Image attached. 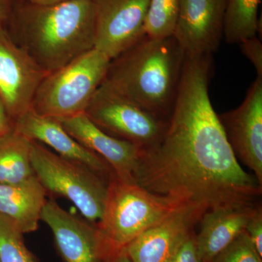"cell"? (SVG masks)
<instances>
[{"instance_id": "cell-26", "label": "cell", "mask_w": 262, "mask_h": 262, "mask_svg": "<svg viewBox=\"0 0 262 262\" xmlns=\"http://www.w3.org/2000/svg\"><path fill=\"white\" fill-rule=\"evenodd\" d=\"M13 127H14V120L10 117L0 100V137L13 130Z\"/></svg>"}, {"instance_id": "cell-23", "label": "cell", "mask_w": 262, "mask_h": 262, "mask_svg": "<svg viewBox=\"0 0 262 262\" xmlns=\"http://www.w3.org/2000/svg\"><path fill=\"white\" fill-rule=\"evenodd\" d=\"M241 52L254 67L257 77H262V44L257 36L239 43Z\"/></svg>"}, {"instance_id": "cell-21", "label": "cell", "mask_w": 262, "mask_h": 262, "mask_svg": "<svg viewBox=\"0 0 262 262\" xmlns=\"http://www.w3.org/2000/svg\"><path fill=\"white\" fill-rule=\"evenodd\" d=\"M0 262H36L24 244L23 234L0 214Z\"/></svg>"}, {"instance_id": "cell-12", "label": "cell", "mask_w": 262, "mask_h": 262, "mask_svg": "<svg viewBox=\"0 0 262 262\" xmlns=\"http://www.w3.org/2000/svg\"><path fill=\"white\" fill-rule=\"evenodd\" d=\"M41 221L51 229L66 262H110L113 260L97 226L46 201Z\"/></svg>"}, {"instance_id": "cell-19", "label": "cell", "mask_w": 262, "mask_h": 262, "mask_svg": "<svg viewBox=\"0 0 262 262\" xmlns=\"http://www.w3.org/2000/svg\"><path fill=\"white\" fill-rule=\"evenodd\" d=\"M261 0H227L224 39L229 44H239L259 32L258 11Z\"/></svg>"}, {"instance_id": "cell-18", "label": "cell", "mask_w": 262, "mask_h": 262, "mask_svg": "<svg viewBox=\"0 0 262 262\" xmlns=\"http://www.w3.org/2000/svg\"><path fill=\"white\" fill-rule=\"evenodd\" d=\"M32 141L13 130L0 137V184H15L35 176L31 162Z\"/></svg>"}, {"instance_id": "cell-25", "label": "cell", "mask_w": 262, "mask_h": 262, "mask_svg": "<svg viewBox=\"0 0 262 262\" xmlns=\"http://www.w3.org/2000/svg\"><path fill=\"white\" fill-rule=\"evenodd\" d=\"M168 262H201L196 247L195 232L184 241Z\"/></svg>"}, {"instance_id": "cell-17", "label": "cell", "mask_w": 262, "mask_h": 262, "mask_svg": "<svg viewBox=\"0 0 262 262\" xmlns=\"http://www.w3.org/2000/svg\"><path fill=\"white\" fill-rule=\"evenodd\" d=\"M46 189L36 176L15 184H0V214L21 234L35 232L46 203Z\"/></svg>"}, {"instance_id": "cell-16", "label": "cell", "mask_w": 262, "mask_h": 262, "mask_svg": "<svg viewBox=\"0 0 262 262\" xmlns=\"http://www.w3.org/2000/svg\"><path fill=\"white\" fill-rule=\"evenodd\" d=\"M258 205L227 207L205 212L198 223L199 230L195 233L196 247L201 262L211 261L244 232L248 220Z\"/></svg>"}, {"instance_id": "cell-3", "label": "cell", "mask_w": 262, "mask_h": 262, "mask_svg": "<svg viewBox=\"0 0 262 262\" xmlns=\"http://www.w3.org/2000/svg\"><path fill=\"white\" fill-rule=\"evenodd\" d=\"M185 58L173 36L151 39L145 35L110 61L103 84L168 120L178 94Z\"/></svg>"}, {"instance_id": "cell-24", "label": "cell", "mask_w": 262, "mask_h": 262, "mask_svg": "<svg viewBox=\"0 0 262 262\" xmlns=\"http://www.w3.org/2000/svg\"><path fill=\"white\" fill-rule=\"evenodd\" d=\"M245 232L251 239L259 256L262 257V209L258 205L248 221Z\"/></svg>"}, {"instance_id": "cell-14", "label": "cell", "mask_w": 262, "mask_h": 262, "mask_svg": "<svg viewBox=\"0 0 262 262\" xmlns=\"http://www.w3.org/2000/svg\"><path fill=\"white\" fill-rule=\"evenodd\" d=\"M74 139L103 158L117 177L134 182L142 149L108 134L91 121L84 113L57 120Z\"/></svg>"}, {"instance_id": "cell-29", "label": "cell", "mask_w": 262, "mask_h": 262, "mask_svg": "<svg viewBox=\"0 0 262 262\" xmlns=\"http://www.w3.org/2000/svg\"><path fill=\"white\" fill-rule=\"evenodd\" d=\"M110 262H132L130 259V258L127 256V253H125V251H124V249L122 250L121 252L119 253L118 255H117L115 258H113Z\"/></svg>"}, {"instance_id": "cell-20", "label": "cell", "mask_w": 262, "mask_h": 262, "mask_svg": "<svg viewBox=\"0 0 262 262\" xmlns=\"http://www.w3.org/2000/svg\"><path fill=\"white\" fill-rule=\"evenodd\" d=\"M180 0H149L144 32L151 39L173 36L178 19Z\"/></svg>"}, {"instance_id": "cell-28", "label": "cell", "mask_w": 262, "mask_h": 262, "mask_svg": "<svg viewBox=\"0 0 262 262\" xmlns=\"http://www.w3.org/2000/svg\"><path fill=\"white\" fill-rule=\"evenodd\" d=\"M30 3H37V4L51 5L57 3H65V2L72 1V0H26Z\"/></svg>"}, {"instance_id": "cell-7", "label": "cell", "mask_w": 262, "mask_h": 262, "mask_svg": "<svg viewBox=\"0 0 262 262\" xmlns=\"http://www.w3.org/2000/svg\"><path fill=\"white\" fill-rule=\"evenodd\" d=\"M84 114L104 132L142 149L151 147L159 141L168 121L103 83L95 93Z\"/></svg>"}, {"instance_id": "cell-15", "label": "cell", "mask_w": 262, "mask_h": 262, "mask_svg": "<svg viewBox=\"0 0 262 262\" xmlns=\"http://www.w3.org/2000/svg\"><path fill=\"white\" fill-rule=\"evenodd\" d=\"M14 129L29 140L49 146L60 156L80 163L106 178L110 179L115 174L103 158L74 139L56 119L41 116L30 108L15 120Z\"/></svg>"}, {"instance_id": "cell-9", "label": "cell", "mask_w": 262, "mask_h": 262, "mask_svg": "<svg viewBox=\"0 0 262 262\" xmlns=\"http://www.w3.org/2000/svg\"><path fill=\"white\" fill-rule=\"evenodd\" d=\"M48 73L0 26V100L13 120L29 111Z\"/></svg>"}, {"instance_id": "cell-13", "label": "cell", "mask_w": 262, "mask_h": 262, "mask_svg": "<svg viewBox=\"0 0 262 262\" xmlns=\"http://www.w3.org/2000/svg\"><path fill=\"white\" fill-rule=\"evenodd\" d=\"M207 209L188 204L138 236L124 251L132 262H168L194 232Z\"/></svg>"}, {"instance_id": "cell-8", "label": "cell", "mask_w": 262, "mask_h": 262, "mask_svg": "<svg viewBox=\"0 0 262 262\" xmlns=\"http://www.w3.org/2000/svg\"><path fill=\"white\" fill-rule=\"evenodd\" d=\"M149 0H93L94 48L110 60L146 35Z\"/></svg>"}, {"instance_id": "cell-2", "label": "cell", "mask_w": 262, "mask_h": 262, "mask_svg": "<svg viewBox=\"0 0 262 262\" xmlns=\"http://www.w3.org/2000/svg\"><path fill=\"white\" fill-rule=\"evenodd\" d=\"M5 27L19 47L50 74L94 48L93 0L51 5L15 0Z\"/></svg>"}, {"instance_id": "cell-5", "label": "cell", "mask_w": 262, "mask_h": 262, "mask_svg": "<svg viewBox=\"0 0 262 262\" xmlns=\"http://www.w3.org/2000/svg\"><path fill=\"white\" fill-rule=\"evenodd\" d=\"M110 61L104 53L93 48L48 74L38 87L31 108L56 120L84 113L104 80Z\"/></svg>"}, {"instance_id": "cell-22", "label": "cell", "mask_w": 262, "mask_h": 262, "mask_svg": "<svg viewBox=\"0 0 262 262\" xmlns=\"http://www.w3.org/2000/svg\"><path fill=\"white\" fill-rule=\"evenodd\" d=\"M209 262H262V257L244 231Z\"/></svg>"}, {"instance_id": "cell-6", "label": "cell", "mask_w": 262, "mask_h": 262, "mask_svg": "<svg viewBox=\"0 0 262 262\" xmlns=\"http://www.w3.org/2000/svg\"><path fill=\"white\" fill-rule=\"evenodd\" d=\"M31 162L46 192L69 200L85 220L98 225L104 211L110 179L36 141H32Z\"/></svg>"}, {"instance_id": "cell-11", "label": "cell", "mask_w": 262, "mask_h": 262, "mask_svg": "<svg viewBox=\"0 0 262 262\" xmlns=\"http://www.w3.org/2000/svg\"><path fill=\"white\" fill-rule=\"evenodd\" d=\"M227 0H180L173 37L187 57L212 55L224 39Z\"/></svg>"}, {"instance_id": "cell-4", "label": "cell", "mask_w": 262, "mask_h": 262, "mask_svg": "<svg viewBox=\"0 0 262 262\" xmlns=\"http://www.w3.org/2000/svg\"><path fill=\"white\" fill-rule=\"evenodd\" d=\"M188 204L153 194L114 174L108 182L102 218L96 226L114 258L138 236Z\"/></svg>"}, {"instance_id": "cell-1", "label": "cell", "mask_w": 262, "mask_h": 262, "mask_svg": "<svg viewBox=\"0 0 262 262\" xmlns=\"http://www.w3.org/2000/svg\"><path fill=\"white\" fill-rule=\"evenodd\" d=\"M213 56L187 57L163 135L143 149L134 182L213 210L259 204L262 185L239 165L209 96Z\"/></svg>"}, {"instance_id": "cell-10", "label": "cell", "mask_w": 262, "mask_h": 262, "mask_svg": "<svg viewBox=\"0 0 262 262\" xmlns=\"http://www.w3.org/2000/svg\"><path fill=\"white\" fill-rule=\"evenodd\" d=\"M218 116L236 158L262 185V77L251 84L238 107Z\"/></svg>"}, {"instance_id": "cell-27", "label": "cell", "mask_w": 262, "mask_h": 262, "mask_svg": "<svg viewBox=\"0 0 262 262\" xmlns=\"http://www.w3.org/2000/svg\"><path fill=\"white\" fill-rule=\"evenodd\" d=\"M15 0H0V26H5L9 18Z\"/></svg>"}]
</instances>
